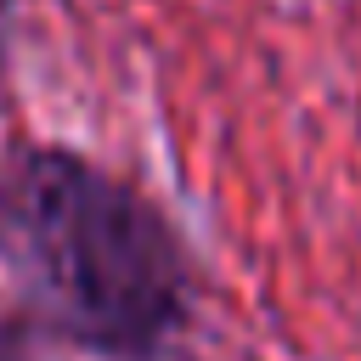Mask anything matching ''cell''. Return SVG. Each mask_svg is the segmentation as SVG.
I'll return each mask as SVG.
<instances>
[{
    "mask_svg": "<svg viewBox=\"0 0 361 361\" xmlns=\"http://www.w3.org/2000/svg\"><path fill=\"white\" fill-rule=\"evenodd\" d=\"M0 248L56 333L118 361L158 355L192 310L158 209L62 147H23L0 169Z\"/></svg>",
    "mask_w": 361,
    "mask_h": 361,
    "instance_id": "6da1fadb",
    "label": "cell"
}]
</instances>
